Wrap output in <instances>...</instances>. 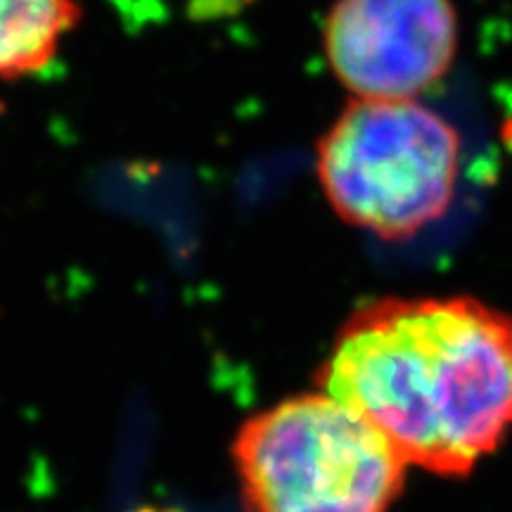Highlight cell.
<instances>
[{
	"label": "cell",
	"mask_w": 512,
	"mask_h": 512,
	"mask_svg": "<svg viewBox=\"0 0 512 512\" xmlns=\"http://www.w3.org/2000/svg\"><path fill=\"white\" fill-rule=\"evenodd\" d=\"M233 453L249 512H387L408 465L373 422L330 394L256 415Z\"/></svg>",
	"instance_id": "3957f363"
},
{
	"label": "cell",
	"mask_w": 512,
	"mask_h": 512,
	"mask_svg": "<svg viewBox=\"0 0 512 512\" xmlns=\"http://www.w3.org/2000/svg\"><path fill=\"white\" fill-rule=\"evenodd\" d=\"M451 0H337L323 27L330 69L356 98L415 100L451 69Z\"/></svg>",
	"instance_id": "277c9868"
},
{
	"label": "cell",
	"mask_w": 512,
	"mask_h": 512,
	"mask_svg": "<svg viewBox=\"0 0 512 512\" xmlns=\"http://www.w3.org/2000/svg\"><path fill=\"white\" fill-rule=\"evenodd\" d=\"M323 384L406 463L463 475L512 427V318L465 297L370 302L344 323Z\"/></svg>",
	"instance_id": "6da1fadb"
},
{
	"label": "cell",
	"mask_w": 512,
	"mask_h": 512,
	"mask_svg": "<svg viewBox=\"0 0 512 512\" xmlns=\"http://www.w3.org/2000/svg\"><path fill=\"white\" fill-rule=\"evenodd\" d=\"M316 171L339 219L403 240L451 207L460 138L418 100L354 98L320 140Z\"/></svg>",
	"instance_id": "7a4b0ae2"
},
{
	"label": "cell",
	"mask_w": 512,
	"mask_h": 512,
	"mask_svg": "<svg viewBox=\"0 0 512 512\" xmlns=\"http://www.w3.org/2000/svg\"><path fill=\"white\" fill-rule=\"evenodd\" d=\"M79 19V0H0V81L43 72Z\"/></svg>",
	"instance_id": "5b68a950"
}]
</instances>
